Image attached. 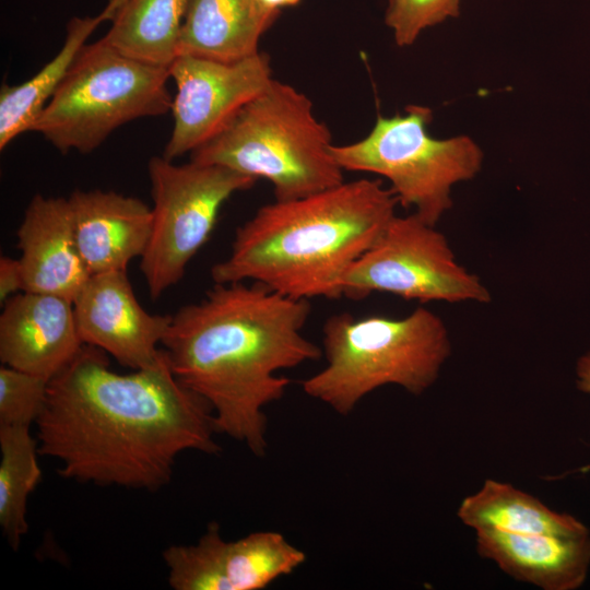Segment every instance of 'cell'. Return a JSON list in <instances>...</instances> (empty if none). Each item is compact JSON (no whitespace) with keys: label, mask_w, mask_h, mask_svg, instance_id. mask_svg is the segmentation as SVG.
Segmentation results:
<instances>
[{"label":"cell","mask_w":590,"mask_h":590,"mask_svg":"<svg viewBox=\"0 0 590 590\" xmlns=\"http://www.w3.org/2000/svg\"><path fill=\"white\" fill-rule=\"evenodd\" d=\"M83 345L72 300L23 291L3 304L0 315L2 365L50 380Z\"/></svg>","instance_id":"cell-13"},{"label":"cell","mask_w":590,"mask_h":590,"mask_svg":"<svg viewBox=\"0 0 590 590\" xmlns=\"http://www.w3.org/2000/svg\"><path fill=\"white\" fill-rule=\"evenodd\" d=\"M152 231L140 270L152 299L177 284L209 240L223 204L257 179L215 164L178 165L163 155L148 164Z\"/></svg>","instance_id":"cell-8"},{"label":"cell","mask_w":590,"mask_h":590,"mask_svg":"<svg viewBox=\"0 0 590 590\" xmlns=\"http://www.w3.org/2000/svg\"><path fill=\"white\" fill-rule=\"evenodd\" d=\"M457 516L475 531L558 535L590 533L588 527L576 517L557 512L511 484L491 479L461 502Z\"/></svg>","instance_id":"cell-19"},{"label":"cell","mask_w":590,"mask_h":590,"mask_svg":"<svg viewBox=\"0 0 590 590\" xmlns=\"http://www.w3.org/2000/svg\"><path fill=\"white\" fill-rule=\"evenodd\" d=\"M0 527L17 550L28 530V496L42 479L38 442L31 427L0 425Z\"/></svg>","instance_id":"cell-21"},{"label":"cell","mask_w":590,"mask_h":590,"mask_svg":"<svg viewBox=\"0 0 590 590\" xmlns=\"http://www.w3.org/2000/svg\"><path fill=\"white\" fill-rule=\"evenodd\" d=\"M376 292L421 304L492 299L481 279L459 263L447 237L414 213L396 214L342 281V296L352 299Z\"/></svg>","instance_id":"cell-9"},{"label":"cell","mask_w":590,"mask_h":590,"mask_svg":"<svg viewBox=\"0 0 590 590\" xmlns=\"http://www.w3.org/2000/svg\"><path fill=\"white\" fill-rule=\"evenodd\" d=\"M35 425L39 455L62 477L99 486L153 492L182 452L221 451L211 406L177 380L163 349L152 365L119 374L84 344L50 379Z\"/></svg>","instance_id":"cell-1"},{"label":"cell","mask_w":590,"mask_h":590,"mask_svg":"<svg viewBox=\"0 0 590 590\" xmlns=\"http://www.w3.org/2000/svg\"><path fill=\"white\" fill-rule=\"evenodd\" d=\"M68 200L78 247L91 274L127 271L142 257L151 236L152 208L101 189L74 190Z\"/></svg>","instance_id":"cell-15"},{"label":"cell","mask_w":590,"mask_h":590,"mask_svg":"<svg viewBox=\"0 0 590 590\" xmlns=\"http://www.w3.org/2000/svg\"><path fill=\"white\" fill-rule=\"evenodd\" d=\"M381 180L343 181L320 192L262 205L235 233L214 283L256 282L295 299L339 298L355 261L397 214Z\"/></svg>","instance_id":"cell-3"},{"label":"cell","mask_w":590,"mask_h":590,"mask_svg":"<svg viewBox=\"0 0 590 590\" xmlns=\"http://www.w3.org/2000/svg\"><path fill=\"white\" fill-rule=\"evenodd\" d=\"M263 10L275 20L283 9L297 5L300 0H259Z\"/></svg>","instance_id":"cell-26"},{"label":"cell","mask_w":590,"mask_h":590,"mask_svg":"<svg viewBox=\"0 0 590 590\" xmlns=\"http://www.w3.org/2000/svg\"><path fill=\"white\" fill-rule=\"evenodd\" d=\"M162 557L174 590H261L306 560L280 532L257 531L226 541L216 522L197 543L170 545Z\"/></svg>","instance_id":"cell-11"},{"label":"cell","mask_w":590,"mask_h":590,"mask_svg":"<svg viewBox=\"0 0 590 590\" xmlns=\"http://www.w3.org/2000/svg\"><path fill=\"white\" fill-rule=\"evenodd\" d=\"M72 303L83 344L131 369L148 367L160 356L172 316L148 312L135 297L127 271L91 274Z\"/></svg>","instance_id":"cell-12"},{"label":"cell","mask_w":590,"mask_h":590,"mask_svg":"<svg viewBox=\"0 0 590 590\" xmlns=\"http://www.w3.org/2000/svg\"><path fill=\"white\" fill-rule=\"evenodd\" d=\"M169 79L102 37L83 46L32 131L62 154L93 152L121 126L170 111Z\"/></svg>","instance_id":"cell-6"},{"label":"cell","mask_w":590,"mask_h":590,"mask_svg":"<svg viewBox=\"0 0 590 590\" xmlns=\"http://www.w3.org/2000/svg\"><path fill=\"white\" fill-rule=\"evenodd\" d=\"M20 291H24V275L20 260L2 256L0 258V302L4 304Z\"/></svg>","instance_id":"cell-24"},{"label":"cell","mask_w":590,"mask_h":590,"mask_svg":"<svg viewBox=\"0 0 590 590\" xmlns=\"http://www.w3.org/2000/svg\"><path fill=\"white\" fill-rule=\"evenodd\" d=\"M310 310L309 299L256 282L215 283L172 316L162 340L177 380L211 406L216 432L257 457L267 449L264 408L291 382L276 374L322 355L303 334Z\"/></svg>","instance_id":"cell-2"},{"label":"cell","mask_w":590,"mask_h":590,"mask_svg":"<svg viewBox=\"0 0 590 590\" xmlns=\"http://www.w3.org/2000/svg\"><path fill=\"white\" fill-rule=\"evenodd\" d=\"M168 70L176 87L174 125L162 155L170 161L212 139L273 80L263 51L236 61L179 55Z\"/></svg>","instance_id":"cell-10"},{"label":"cell","mask_w":590,"mask_h":590,"mask_svg":"<svg viewBox=\"0 0 590 590\" xmlns=\"http://www.w3.org/2000/svg\"><path fill=\"white\" fill-rule=\"evenodd\" d=\"M476 551L510 577L543 590H576L590 569V533L518 534L476 530Z\"/></svg>","instance_id":"cell-16"},{"label":"cell","mask_w":590,"mask_h":590,"mask_svg":"<svg viewBox=\"0 0 590 590\" xmlns=\"http://www.w3.org/2000/svg\"><path fill=\"white\" fill-rule=\"evenodd\" d=\"M432 120L429 107L410 105L404 114L378 116L365 138L332 144L331 153L343 170L386 178L398 204L436 226L452 206V188L479 175L484 154L469 135L433 137Z\"/></svg>","instance_id":"cell-7"},{"label":"cell","mask_w":590,"mask_h":590,"mask_svg":"<svg viewBox=\"0 0 590 590\" xmlns=\"http://www.w3.org/2000/svg\"><path fill=\"white\" fill-rule=\"evenodd\" d=\"M48 379L7 365L0 367V425L28 426L40 416Z\"/></svg>","instance_id":"cell-22"},{"label":"cell","mask_w":590,"mask_h":590,"mask_svg":"<svg viewBox=\"0 0 590 590\" xmlns=\"http://www.w3.org/2000/svg\"><path fill=\"white\" fill-rule=\"evenodd\" d=\"M16 236L24 291L73 302L91 272L78 247L68 198L34 196Z\"/></svg>","instance_id":"cell-14"},{"label":"cell","mask_w":590,"mask_h":590,"mask_svg":"<svg viewBox=\"0 0 590 590\" xmlns=\"http://www.w3.org/2000/svg\"><path fill=\"white\" fill-rule=\"evenodd\" d=\"M461 0H387L385 23L399 47L413 45L427 28L460 14Z\"/></svg>","instance_id":"cell-23"},{"label":"cell","mask_w":590,"mask_h":590,"mask_svg":"<svg viewBox=\"0 0 590 590\" xmlns=\"http://www.w3.org/2000/svg\"><path fill=\"white\" fill-rule=\"evenodd\" d=\"M322 332L326 366L302 381V388L344 416L387 385L421 396L451 355L446 323L424 306L403 318L333 315Z\"/></svg>","instance_id":"cell-4"},{"label":"cell","mask_w":590,"mask_h":590,"mask_svg":"<svg viewBox=\"0 0 590 590\" xmlns=\"http://www.w3.org/2000/svg\"><path fill=\"white\" fill-rule=\"evenodd\" d=\"M116 0L93 17H74L67 26L62 47L37 73L27 81L0 90V150L19 135L32 131L47 103L67 75L86 39L104 21L113 17Z\"/></svg>","instance_id":"cell-18"},{"label":"cell","mask_w":590,"mask_h":590,"mask_svg":"<svg viewBox=\"0 0 590 590\" xmlns=\"http://www.w3.org/2000/svg\"><path fill=\"white\" fill-rule=\"evenodd\" d=\"M187 0H116L104 39L122 54L169 68L178 56Z\"/></svg>","instance_id":"cell-20"},{"label":"cell","mask_w":590,"mask_h":590,"mask_svg":"<svg viewBox=\"0 0 590 590\" xmlns=\"http://www.w3.org/2000/svg\"><path fill=\"white\" fill-rule=\"evenodd\" d=\"M576 386L578 390L590 393V352L578 358L576 365ZM581 473L590 471V463L581 467L579 470Z\"/></svg>","instance_id":"cell-25"},{"label":"cell","mask_w":590,"mask_h":590,"mask_svg":"<svg viewBox=\"0 0 590 590\" xmlns=\"http://www.w3.org/2000/svg\"><path fill=\"white\" fill-rule=\"evenodd\" d=\"M332 144L330 129L316 117L311 99L273 79L190 160L267 179L275 201H290L344 181Z\"/></svg>","instance_id":"cell-5"},{"label":"cell","mask_w":590,"mask_h":590,"mask_svg":"<svg viewBox=\"0 0 590 590\" xmlns=\"http://www.w3.org/2000/svg\"><path fill=\"white\" fill-rule=\"evenodd\" d=\"M276 20L259 0H187L178 56L236 61L259 52Z\"/></svg>","instance_id":"cell-17"}]
</instances>
